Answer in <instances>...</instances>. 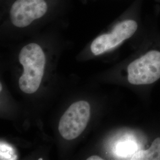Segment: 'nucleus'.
I'll list each match as a JSON object with an SVG mask.
<instances>
[{
  "mask_svg": "<svg viewBox=\"0 0 160 160\" xmlns=\"http://www.w3.org/2000/svg\"><path fill=\"white\" fill-rule=\"evenodd\" d=\"M18 58L24 68L19 79L20 88L25 93H34L38 90L44 74L45 53L39 45L33 43L23 48Z\"/></svg>",
  "mask_w": 160,
  "mask_h": 160,
  "instance_id": "nucleus-1",
  "label": "nucleus"
},
{
  "mask_svg": "<svg viewBox=\"0 0 160 160\" xmlns=\"http://www.w3.org/2000/svg\"><path fill=\"white\" fill-rule=\"evenodd\" d=\"M128 81L133 85L149 84L160 78V52L151 51L130 63Z\"/></svg>",
  "mask_w": 160,
  "mask_h": 160,
  "instance_id": "nucleus-2",
  "label": "nucleus"
},
{
  "mask_svg": "<svg viewBox=\"0 0 160 160\" xmlns=\"http://www.w3.org/2000/svg\"><path fill=\"white\" fill-rule=\"evenodd\" d=\"M90 116V106L86 101L73 103L61 117L59 131L66 140L78 137L84 131Z\"/></svg>",
  "mask_w": 160,
  "mask_h": 160,
  "instance_id": "nucleus-3",
  "label": "nucleus"
},
{
  "mask_svg": "<svg viewBox=\"0 0 160 160\" xmlns=\"http://www.w3.org/2000/svg\"><path fill=\"white\" fill-rule=\"evenodd\" d=\"M137 28V23L132 20L118 24L110 33L102 34L92 42L91 50L92 53L99 55L118 46L124 40L131 38Z\"/></svg>",
  "mask_w": 160,
  "mask_h": 160,
  "instance_id": "nucleus-4",
  "label": "nucleus"
},
{
  "mask_svg": "<svg viewBox=\"0 0 160 160\" xmlns=\"http://www.w3.org/2000/svg\"><path fill=\"white\" fill-rule=\"evenodd\" d=\"M47 10L45 0H16L10 11L12 23L18 28H25L45 14Z\"/></svg>",
  "mask_w": 160,
  "mask_h": 160,
  "instance_id": "nucleus-5",
  "label": "nucleus"
},
{
  "mask_svg": "<svg viewBox=\"0 0 160 160\" xmlns=\"http://www.w3.org/2000/svg\"><path fill=\"white\" fill-rule=\"evenodd\" d=\"M131 160H160V138H157L147 150H141L131 157Z\"/></svg>",
  "mask_w": 160,
  "mask_h": 160,
  "instance_id": "nucleus-6",
  "label": "nucleus"
},
{
  "mask_svg": "<svg viewBox=\"0 0 160 160\" xmlns=\"http://www.w3.org/2000/svg\"><path fill=\"white\" fill-rule=\"evenodd\" d=\"M1 160H16L17 156L9 145L1 143Z\"/></svg>",
  "mask_w": 160,
  "mask_h": 160,
  "instance_id": "nucleus-7",
  "label": "nucleus"
},
{
  "mask_svg": "<svg viewBox=\"0 0 160 160\" xmlns=\"http://www.w3.org/2000/svg\"><path fill=\"white\" fill-rule=\"evenodd\" d=\"M87 160H103V159L102 158H101V157H98V156H97V155H93V156H92V157H90L89 158H88Z\"/></svg>",
  "mask_w": 160,
  "mask_h": 160,
  "instance_id": "nucleus-8",
  "label": "nucleus"
},
{
  "mask_svg": "<svg viewBox=\"0 0 160 160\" xmlns=\"http://www.w3.org/2000/svg\"><path fill=\"white\" fill-rule=\"evenodd\" d=\"M39 160H42V158H39Z\"/></svg>",
  "mask_w": 160,
  "mask_h": 160,
  "instance_id": "nucleus-9",
  "label": "nucleus"
}]
</instances>
